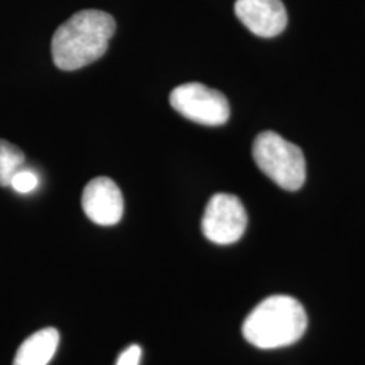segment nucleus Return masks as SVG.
<instances>
[{"label": "nucleus", "mask_w": 365, "mask_h": 365, "mask_svg": "<svg viewBox=\"0 0 365 365\" xmlns=\"http://www.w3.org/2000/svg\"><path fill=\"white\" fill-rule=\"evenodd\" d=\"M114 33L115 21L110 14L99 10L73 14L53 36L54 66L63 71L90 66L105 54Z\"/></svg>", "instance_id": "1"}, {"label": "nucleus", "mask_w": 365, "mask_h": 365, "mask_svg": "<svg viewBox=\"0 0 365 365\" xmlns=\"http://www.w3.org/2000/svg\"><path fill=\"white\" fill-rule=\"evenodd\" d=\"M307 329V315L299 302L287 295L262 300L242 325L249 344L260 349H276L295 344Z\"/></svg>", "instance_id": "2"}, {"label": "nucleus", "mask_w": 365, "mask_h": 365, "mask_svg": "<svg viewBox=\"0 0 365 365\" xmlns=\"http://www.w3.org/2000/svg\"><path fill=\"white\" fill-rule=\"evenodd\" d=\"M253 158L272 182L287 191H297L306 180V160L299 146L274 131H262L253 143Z\"/></svg>", "instance_id": "3"}, {"label": "nucleus", "mask_w": 365, "mask_h": 365, "mask_svg": "<svg viewBox=\"0 0 365 365\" xmlns=\"http://www.w3.org/2000/svg\"><path fill=\"white\" fill-rule=\"evenodd\" d=\"M170 103L192 122L206 126H220L230 117V106L222 92L200 83H185L170 92Z\"/></svg>", "instance_id": "4"}, {"label": "nucleus", "mask_w": 365, "mask_h": 365, "mask_svg": "<svg viewBox=\"0 0 365 365\" xmlns=\"http://www.w3.org/2000/svg\"><path fill=\"white\" fill-rule=\"evenodd\" d=\"M247 226V210L237 196L223 192L211 196L202 218V232L209 241L218 245L235 244Z\"/></svg>", "instance_id": "5"}, {"label": "nucleus", "mask_w": 365, "mask_h": 365, "mask_svg": "<svg viewBox=\"0 0 365 365\" xmlns=\"http://www.w3.org/2000/svg\"><path fill=\"white\" fill-rule=\"evenodd\" d=\"M81 206L90 221L101 226H113L122 220L125 202L117 182L99 176L86 185Z\"/></svg>", "instance_id": "6"}, {"label": "nucleus", "mask_w": 365, "mask_h": 365, "mask_svg": "<svg viewBox=\"0 0 365 365\" xmlns=\"http://www.w3.org/2000/svg\"><path fill=\"white\" fill-rule=\"evenodd\" d=\"M235 11L253 34L264 38L279 36L287 26V11L282 0H237Z\"/></svg>", "instance_id": "7"}, {"label": "nucleus", "mask_w": 365, "mask_h": 365, "mask_svg": "<svg viewBox=\"0 0 365 365\" xmlns=\"http://www.w3.org/2000/svg\"><path fill=\"white\" fill-rule=\"evenodd\" d=\"M60 344V333L46 327L33 333L15 353L13 365H48Z\"/></svg>", "instance_id": "8"}, {"label": "nucleus", "mask_w": 365, "mask_h": 365, "mask_svg": "<svg viewBox=\"0 0 365 365\" xmlns=\"http://www.w3.org/2000/svg\"><path fill=\"white\" fill-rule=\"evenodd\" d=\"M25 153L6 140H0V187H10L15 173L25 165Z\"/></svg>", "instance_id": "9"}, {"label": "nucleus", "mask_w": 365, "mask_h": 365, "mask_svg": "<svg viewBox=\"0 0 365 365\" xmlns=\"http://www.w3.org/2000/svg\"><path fill=\"white\" fill-rule=\"evenodd\" d=\"M38 176L33 170L22 168L15 173L10 187H13L14 190L19 194H30L38 187Z\"/></svg>", "instance_id": "10"}, {"label": "nucleus", "mask_w": 365, "mask_h": 365, "mask_svg": "<svg viewBox=\"0 0 365 365\" xmlns=\"http://www.w3.org/2000/svg\"><path fill=\"white\" fill-rule=\"evenodd\" d=\"M141 354H143V351L138 345H135V344L130 345L126 351H123L119 354L115 365H140Z\"/></svg>", "instance_id": "11"}]
</instances>
